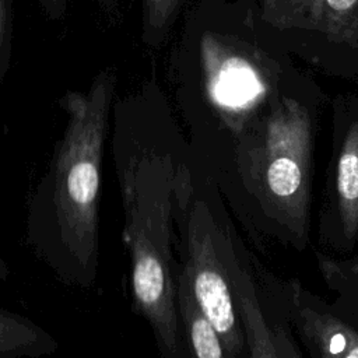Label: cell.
Here are the masks:
<instances>
[{
  "instance_id": "cell-3",
  "label": "cell",
  "mask_w": 358,
  "mask_h": 358,
  "mask_svg": "<svg viewBox=\"0 0 358 358\" xmlns=\"http://www.w3.org/2000/svg\"><path fill=\"white\" fill-rule=\"evenodd\" d=\"M173 218L183 255L176 266L186 274L199 305L217 329L227 358H235L242 354L246 336L217 243V214L196 183L192 162L178 187Z\"/></svg>"
},
{
  "instance_id": "cell-12",
  "label": "cell",
  "mask_w": 358,
  "mask_h": 358,
  "mask_svg": "<svg viewBox=\"0 0 358 358\" xmlns=\"http://www.w3.org/2000/svg\"><path fill=\"white\" fill-rule=\"evenodd\" d=\"M41 8L48 20H62L67 11L69 0H39Z\"/></svg>"
},
{
  "instance_id": "cell-6",
  "label": "cell",
  "mask_w": 358,
  "mask_h": 358,
  "mask_svg": "<svg viewBox=\"0 0 358 358\" xmlns=\"http://www.w3.org/2000/svg\"><path fill=\"white\" fill-rule=\"evenodd\" d=\"M176 308L183 347L197 358H227L222 340L199 305L186 274L176 266Z\"/></svg>"
},
{
  "instance_id": "cell-8",
  "label": "cell",
  "mask_w": 358,
  "mask_h": 358,
  "mask_svg": "<svg viewBox=\"0 0 358 358\" xmlns=\"http://www.w3.org/2000/svg\"><path fill=\"white\" fill-rule=\"evenodd\" d=\"M337 207L348 238L358 232V123H352L344 136L336 168Z\"/></svg>"
},
{
  "instance_id": "cell-13",
  "label": "cell",
  "mask_w": 358,
  "mask_h": 358,
  "mask_svg": "<svg viewBox=\"0 0 358 358\" xmlns=\"http://www.w3.org/2000/svg\"><path fill=\"white\" fill-rule=\"evenodd\" d=\"M96 3L108 17L119 15L120 0H96Z\"/></svg>"
},
{
  "instance_id": "cell-14",
  "label": "cell",
  "mask_w": 358,
  "mask_h": 358,
  "mask_svg": "<svg viewBox=\"0 0 358 358\" xmlns=\"http://www.w3.org/2000/svg\"><path fill=\"white\" fill-rule=\"evenodd\" d=\"M357 0H327L329 6L334 10H338V11H343V10H347L350 8Z\"/></svg>"
},
{
  "instance_id": "cell-4",
  "label": "cell",
  "mask_w": 358,
  "mask_h": 358,
  "mask_svg": "<svg viewBox=\"0 0 358 358\" xmlns=\"http://www.w3.org/2000/svg\"><path fill=\"white\" fill-rule=\"evenodd\" d=\"M287 102L288 110H278L267 123L257 179H262V187L271 201L301 213L306 194L309 124L306 115L294 102Z\"/></svg>"
},
{
  "instance_id": "cell-1",
  "label": "cell",
  "mask_w": 358,
  "mask_h": 358,
  "mask_svg": "<svg viewBox=\"0 0 358 358\" xmlns=\"http://www.w3.org/2000/svg\"><path fill=\"white\" fill-rule=\"evenodd\" d=\"M112 158L123 207L133 305L148 323L162 358H179L173 224L178 187L192 158L171 105L145 83L112 106Z\"/></svg>"
},
{
  "instance_id": "cell-5",
  "label": "cell",
  "mask_w": 358,
  "mask_h": 358,
  "mask_svg": "<svg viewBox=\"0 0 358 358\" xmlns=\"http://www.w3.org/2000/svg\"><path fill=\"white\" fill-rule=\"evenodd\" d=\"M292 320L315 357L358 358V329L345 320L347 313H336L298 281L291 285Z\"/></svg>"
},
{
  "instance_id": "cell-11",
  "label": "cell",
  "mask_w": 358,
  "mask_h": 358,
  "mask_svg": "<svg viewBox=\"0 0 358 358\" xmlns=\"http://www.w3.org/2000/svg\"><path fill=\"white\" fill-rule=\"evenodd\" d=\"M13 7L11 0H0V81L4 77L11 53Z\"/></svg>"
},
{
  "instance_id": "cell-2",
  "label": "cell",
  "mask_w": 358,
  "mask_h": 358,
  "mask_svg": "<svg viewBox=\"0 0 358 358\" xmlns=\"http://www.w3.org/2000/svg\"><path fill=\"white\" fill-rule=\"evenodd\" d=\"M117 77L99 71L85 91L57 101L66 115L49 166L27 210V248L60 282L91 288L99 270V194Z\"/></svg>"
},
{
  "instance_id": "cell-15",
  "label": "cell",
  "mask_w": 358,
  "mask_h": 358,
  "mask_svg": "<svg viewBox=\"0 0 358 358\" xmlns=\"http://www.w3.org/2000/svg\"><path fill=\"white\" fill-rule=\"evenodd\" d=\"M10 275V267L8 264L0 257V281H4Z\"/></svg>"
},
{
  "instance_id": "cell-7",
  "label": "cell",
  "mask_w": 358,
  "mask_h": 358,
  "mask_svg": "<svg viewBox=\"0 0 358 358\" xmlns=\"http://www.w3.org/2000/svg\"><path fill=\"white\" fill-rule=\"evenodd\" d=\"M57 348V341L43 327L0 308V358H39Z\"/></svg>"
},
{
  "instance_id": "cell-9",
  "label": "cell",
  "mask_w": 358,
  "mask_h": 358,
  "mask_svg": "<svg viewBox=\"0 0 358 358\" xmlns=\"http://www.w3.org/2000/svg\"><path fill=\"white\" fill-rule=\"evenodd\" d=\"M316 257L327 287L338 294L337 308L358 316V253L347 260H336L319 252Z\"/></svg>"
},
{
  "instance_id": "cell-10",
  "label": "cell",
  "mask_w": 358,
  "mask_h": 358,
  "mask_svg": "<svg viewBox=\"0 0 358 358\" xmlns=\"http://www.w3.org/2000/svg\"><path fill=\"white\" fill-rule=\"evenodd\" d=\"M185 0H141V41L158 48L169 35Z\"/></svg>"
}]
</instances>
